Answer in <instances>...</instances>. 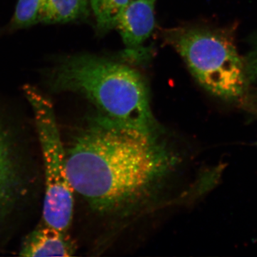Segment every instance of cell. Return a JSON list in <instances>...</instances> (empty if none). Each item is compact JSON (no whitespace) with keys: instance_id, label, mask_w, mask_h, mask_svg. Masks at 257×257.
<instances>
[{"instance_id":"1","label":"cell","mask_w":257,"mask_h":257,"mask_svg":"<svg viewBox=\"0 0 257 257\" xmlns=\"http://www.w3.org/2000/svg\"><path fill=\"white\" fill-rule=\"evenodd\" d=\"M161 130H145L99 113L65 154L74 192L101 215L136 210L160 192L180 164Z\"/></svg>"},{"instance_id":"2","label":"cell","mask_w":257,"mask_h":257,"mask_svg":"<svg viewBox=\"0 0 257 257\" xmlns=\"http://www.w3.org/2000/svg\"><path fill=\"white\" fill-rule=\"evenodd\" d=\"M44 75L51 90L81 94L111 119L141 130H160L152 113L148 84L138 69L78 54L61 59Z\"/></svg>"},{"instance_id":"3","label":"cell","mask_w":257,"mask_h":257,"mask_svg":"<svg viewBox=\"0 0 257 257\" xmlns=\"http://www.w3.org/2000/svg\"><path fill=\"white\" fill-rule=\"evenodd\" d=\"M164 40L187 64L199 85L224 100H238L248 92L243 57L233 37L219 29L188 26L167 29Z\"/></svg>"},{"instance_id":"4","label":"cell","mask_w":257,"mask_h":257,"mask_svg":"<svg viewBox=\"0 0 257 257\" xmlns=\"http://www.w3.org/2000/svg\"><path fill=\"white\" fill-rule=\"evenodd\" d=\"M24 92L35 114L45 166L44 221L47 226L67 231L73 216L74 190L67 176L65 153L54 108L36 88L25 86Z\"/></svg>"},{"instance_id":"5","label":"cell","mask_w":257,"mask_h":257,"mask_svg":"<svg viewBox=\"0 0 257 257\" xmlns=\"http://www.w3.org/2000/svg\"><path fill=\"white\" fill-rule=\"evenodd\" d=\"M157 0H133L122 10L115 28L128 50L136 51L151 36L156 25Z\"/></svg>"},{"instance_id":"6","label":"cell","mask_w":257,"mask_h":257,"mask_svg":"<svg viewBox=\"0 0 257 257\" xmlns=\"http://www.w3.org/2000/svg\"><path fill=\"white\" fill-rule=\"evenodd\" d=\"M75 252L74 241L66 234L45 225L26 240L20 254L23 256H71Z\"/></svg>"},{"instance_id":"7","label":"cell","mask_w":257,"mask_h":257,"mask_svg":"<svg viewBox=\"0 0 257 257\" xmlns=\"http://www.w3.org/2000/svg\"><path fill=\"white\" fill-rule=\"evenodd\" d=\"M19 186L18 167L9 139L0 128V216L13 200Z\"/></svg>"},{"instance_id":"8","label":"cell","mask_w":257,"mask_h":257,"mask_svg":"<svg viewBox=\"0 0 257 257\" xmlns=\"http://www.w3.org/2000/svg\"><path fill=\"white\" fill-rule=\"evenodd\" d=\"M89 0H47L40 23H67L89 16Z\"/></svg>"},{"instance_id":"9","label":"cell","mask_w":257,"mask_h":257,"mask_svg":"<svg viewBox=\"0 0 257 257\" xmlns=\"http://www.w3.org/2000/svg\"><path fill=\"white\" fill-rule=\"evenodd\" d=\"M133 0H89L95 18L96 30L104 35L115 28L118 17Z\"/></svg>"},{"instance_id":"10","label":"cell","mask_w":257,"mask_h":257,"mask_svg":"<svg viewBox=\"0 0 257 257\" xmlns=\"http://www.w3.org/2000/svg\"><path fill=\"white\" fill-rule=\"evenodd\" d=\"M47 0H18L11 29L18 30L40 23Z\"/></svg>"},{"instance_id":"11","label":"cell","mask_w":257,"mask_h":257,"mask_svg":"<svg viewBox=\"0 0 257 257\" xmlns=\"http://www.w3.org/2000/svg\"><path fill=\"white\" fill-rule=\"evenodd\" d=\"M248 82V91L251 86L257 85V33L253 37L247 55L243 57Z\"/></svg>"}]
</instances>
